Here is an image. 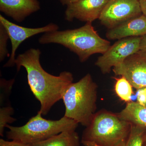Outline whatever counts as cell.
<instances>
[{
    "label": "cell",
    "instance_id": "obj_12",
    "mask_svg": "<svg viewBox=\"0 0 146 146\" xmlns=\"http://www.w3.org/2000/svg\"><path fill=\"white\" fill-rule=\"evenodd\" d=\"M146 35V16L142 14L109 29L106 36L109 40L130 37L142 36Z\"/></svg>",
    "mask_w": 146,
    "mask_h": 146
},
{
    "label": "cell",
    "instance_id": "obj_4",
    "mask_svg": "<svg viewBox=\"0 0 146 146\" xmlns=\"http://www.w3.org/2000/svg\"><path fill=\"white\" fill-rule=\"evenodd\" d=\"M98 86L90 74L71 83L63 95L64 116L87 126L96 114Z\"/></svg>",
    "mask_w": 146,
    "mask_h": 146
},
{
    "label": "cell",
    "instance_id": "obj_10",
    "mask_svg": "<svg viewBox=\"0 0 146 146\" xmlns=\"http://www.w3.org/2000/svg\"><path fill=\"white\" fill-rule=\"evenodd\" d=\"M109 0H80L67 5L65 11L66 21L72 22L74 19L91 23L99 19Z\"/></svg>",
    "mask_w": 146,
    "mask_h": 146
},
{
    "label": "cell",
    "instance_id": "obj_20",
    "mask_svg": "<svg viewBox=\"0 0 146 146\" xmlns=\"http://www.w3.org/2000/svg\"><path fill=\"white\" fill-rule=\"evenodd\" d=\"M137 94V100L138 103L143 105L146 104V96L145 88L138 89Z\"/></svg>",
    "mask_w": 146,
    "mask_h": 146
},
{
    "label": "cell",
    "instance_id": "obj_24",
    "mask_svg": "<svg viewBox=\"0 0 146 146\" xmlns=\"http://www.w3.org/2000/svg\"><path fill=\"white\" fill-rule=\"evenodd\" d=\"M80 0H60V3L63 5H68L78 1Z\"/></svg>",
    "mask_w": 146,
    "mask_h": 146
},
{
    "label": "cell",
    "instance_id": "obj_13",
    "mask_svg": "<svg viewBox=\"0 0 146 146\" xmlns=\"http://www.w3.org/2000/svg\"><path fill=\"white\" fill-rule=\"evenodd\" d=\"M117 114L121 119L131 125L146 129V104L130 102Z\"/></svg>",
    "mask_w": 146,
    "mask_h": 146
},
{
    "label": "cell",
    "instance_id": "obj_8",
    "mask_svg": "<svg viewBox=\"0 0 146 146\" xmlns=\"http://www.w3.org/2000/svg\"><path fill=\"white\" fill-rule=\"evenodd\" d=\"M0 23L2 24L8 33L11 44V52L9 59L4 65L5 68L13 67L15 65L16 53L17 49L24 41L30 37L42 33H47L58 30V26L50 23L41 27L31 28L20 26L13 23L0 15Z\"/></svg>",
    "mask_w": 146,
    "mask_h": 146
},
{
    "label": "cell",
    "instance_id": "obj_19",
    "mask_svg": "<svg viewBox=\"0 0 146 146\" xmlns=\"http://www.w3.org/2000/svg\"><path fill=\"white\" fill-rule=\"evenodd\" d=\"M9 39L8 33L4 27L0 23V61L2 62L8 56L7 43Z\"/></svg>",
    "mask_w": 146,
    "mask_h": 146
},
{
    "label": "cell",
    "instance_id": "obj_6",
    "mask_svg": "<svg viewBox=\"0 0 146 146\" xmlns=\"http://www.w3.org/2000/svg\"><path fill=\"white\" fill-rule=\"evenodd\" d=\"M141 36L130 37L118 40L98 58L95 65L102 74L111 72L130 55L140 50Z\"/></svg>",
    "mask_w": 146,
    "mask_h": 146
},
{
    "label": "cell",
    "instance_id": "obj_23",
    "mask_svg": "<svg viewBox=\"0 0 146 146\" xmlns=\"http://www.w3.org/2000/svg\"><path fill=\"white\" fill-rule=\"evenodd\" d=\"M140 3L142 13L146 16V0H140Z\"/></svg>",
    "mask_w": 146,
    "mask_h": 146
},
{
    "label": "cell",
    "instance_id": "obj_17",
    "mask_svg": "<svg viewBox=\"0 0 146 146\" xmlns=\"http://www.w3.org/2000/svg\"><path fill=\"white\" fill-rule=\"evenodd\" d=\"M131 125L130 135L125 146H143L146 129Z\"/></svg>",
    "mask_w": 146,
    "mask_h": 146
},
{
    "label": "cell",
    "instance_id": "obj_21",
    "mask_svg": "<svg viewBox=\"0 0 146 146\" xmlns=\"http://www.w3.org/2000/svg\"><path fill=\"white\" fill-rule=\"evenodd\" d=\"M0 146H30L13 141H7L0 139Z\"/></svg>",
    "mask_w": 146,
    "mask_h": 146
},
{
    "label": "cell",
    "instance_id": "obj_9",
    "mask_svg": "<svg viewBox=\"0 0 146 146\" xmlns=\"http://www.w3.org/2000/svg\"><path fill=\"white\" fill-rule=\"evenodd\" d=\"M112 71L115 75L124 77L137 90L146 88V53L138 51L113 68Z\"/></svg>",
    "mask_w": 146,
    "mask_h": 146
},
{
    "label": "cell",
    "instance_id": "obj_22",
    "mask_svg": "<svg viewBox=\"0 0 146 146\" xmlns=\"http://www.w3.org/2000/svg\"><path fill=\"white\" fill-rule=\"evenodd\" d=\"M140 50L146 53V35L141 36L140 44Z\"/></svg>",
    "mask_w": 146,
    "mask_h": 146
},
{
    "label": "cell",
    "instance_id": "obj_15",
    "mask_svg": "<svg viewBox=\"0 0 146 146\" xmlns=\"http://www.w3.org/2000/svg\"><path fill=\"white\" fill-rule=\"evenodd\" d=\"M132 88L130 82L123 76L117 79L115 84L116 94L122 100L126 102H129L131 100L133 94Z\"/></svg>",
    "mask_w": 146,
    "mask_h": 146
},
{
    "label": "cell",
    "instance_id": "obj_14",
    "mask_svg": "<svg viewBox=\"0 0 146 146\" xmlns=\"http://www.w3.org/2000/svg\"><path fill=\"white\" fill-rule=\"evenodd\" d=\"M80 140L76 130L63 131L44 141L30 146H80Z\"/></svg>",
    "mask_w": 146,
    "mask_h": 146
},
{
    "label": "cell",
    "instance_id": "obj_5",
    "mask_svg": "<svg viewBox=\"0 0 146 146\" xmlns=\"http://www.w3.org/2000/svg\"><path fill=\"white\" fill-rule=\"evenodd\" d=\"M78 123L63 116L59 120L46 119L39 111L25 125L14 127L7 125V137L11 141L31 145L50 138L63 131L76 130Z\"/></svg>",
    "mask_w": 146,
    "mask_h": 146
},
{
    "label": "cell",
    "instance_id": "obj_25",
    "mask_svg": "<svg viewBox=\"0 0 146 146\" xmlns=\"http://www.w3.org/2000/svg\"><path fill=\"white\" fill-rule=\"evenodd\" d=\"M143 146H146V133L145 136V139H144L143 145Z\"/></svg>",
    "mask_w": 146,
    "mask_h": 146
},
{
    "label": "cell",
    "instance_id": "obj_26",
    "mask_svg": "<svg viewBox=\"0 0 146 146\" xmlns=\"http://www.w3.org/2000/svg\"><path fill=\"white\" fill-rule=\"evenodd\" d=\"M145 88V93H146V87Z\"/></svg>",
    "mask_w": 146,
    "mask_h": 146
},
{
    "label": "cell",
    "instance_id": "obj_18",
    "mask_svg": "<svg viewBox=\"0 0 146 146\" xmlns=\"http://www.w3.org/2000/svg\"><path fill=\"white\" fill-rule=\"evenodd\" d=\"M15 82L14 79L7 80L3 78H1L0 87V105L1 106L4 104L5 102H8V99L10 95L13 84Z\"/></svg>",
    "mask_w": 146,
    "mask_h": 146
},
{
    "label": "cell",
    "instance_id": "obj_3",
    "mask_svg": "<svg viewBox=\"0 0 146 146\" xmlns=\"http://www.w3.org/2000/svg\"><path fill=\"white\" fill-rule=\"evenodd\" d=\"M131 127L117 114L102 110L84 130L81 143L83 146H125Z\"/></svg>",
    "mask_w": 146,
    "mask_h": 146
},
{
    "label": "cell",
    "instance_id": "obj_11",
    "mask_svg": "<svg viewBox=\"0 0 146 146\" xmlns=\"http://www.w3.org/2000/svg\"><path fill=\"white\" fill-rule=\"evenodd\" d=\"M40 9L38 0H0V11L18 23Z\"/></svg>",
    "mask_w": 146,
    "mask_h": 146
},
{
    "label": "cell",
    "instance_id": "obj_16",
    "mask_svg": "<svg viewBox=\"0 0 146 146\" xmlns=\"http://www.w3.org/2000/svg\"><path fill=\"white\" fill-rule=\"evenodd\" d=\"M14 114V109L10 104L1 106L0 108V135L3 136L4 131L7 125L16 121L11 117Z\"/></svg>",
    "mask_w": 146,
    "mask_h": 146
},
{
    "label": "cell",
    "instance_id": "obj_1",
    "mask_svg": "<svg viewBox=\"0 0 146 146\" xmlns=\"http://www.w3.org/2000/svg\"><path fill=\"white\" fill-rule=\"evenodd\" d=\"M41 52L39 49H29L18 55L15 60L17 72L21 67L27 71L28 82L33 94L40 104L39 112L46 115L57 102L62 99L68 86L73 82L72 74L63 71L59 75L49 74L40 62Z\"/></svg>",
    "mask_w": 146,
    "mask_h": 146
},
{
    "label": "cell",
    "instance_id": "obj_7",
    "mask_svg": "<svg viewBox=\"0 0 146 146\" xmlns=\"http://www.w3.org/2000/svg\"><path fill=\"white\" fill-rule=\"evenodd\" d=\"M142 14L140 0H109L99 20L109 29Z\"/></svg>",
    "mask_w": 146,
    "mask_h": 146
},
{
    "label": "cell",
    "instance_id": "obj_2",
    "mask_svg": "<svg viewBox=\"0 0 146 146\" xmlns=\"http://www.w3.org/2000/svg\"><path fill=\"white\" fill-rule=\"evenodd\" d=\"M39 42L62 45L75 53L82 63L96 54H103L111 46L109 41L98 34L91 23L79 28L45 33L39 37Z\"/></svg>",
    "mask_w": 146,
    "mask_h": 146
}]
</instances>
